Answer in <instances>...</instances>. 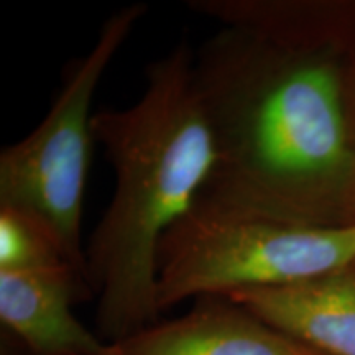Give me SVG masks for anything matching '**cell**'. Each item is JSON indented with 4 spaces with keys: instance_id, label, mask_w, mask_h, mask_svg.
Listing matches in <instances>:
<instances>
[{
    "instance_id": "52a82bcc",
    "label": "cell",
    "mask_w": 355,
    "mask_h": 355,
    "mask_svg": "<svg viewBox=\"0 0 355 355\" xmlns=\"http://www.w3.org/2000/svg\"><path fill=\"white\" fill-rule=\"evenodd\" d=\"M224 296L318 355H355V260L304 282Z\"/></svg>"
},
{
    "instance_id": "6da1fadb",
    "label": "cell",
    "mask_w": 355,
    "mask_h": 355,
    "mask_svg": "<svg viewBox=\"0 0 355 355\" xmlns=\"http://www.w3.org/2000/svg\"><path fill=\"white\" fill-rule=\"evenodd\" d=\"M194 74L214 145L196 206L349 225L355 150L334 48L224 25L199 48Z\"/></svg>"
},
{
    "instance_id": "3957f363",
    "label": "cell",
    "mask_w": 355,
    "mask_h": 355,
    "mask_svg": "<svg viewBox=\"0 0 355 355\" xmlns=\"http://www.w3.org/2000/svg\"><path fill=\"white\" fill-rule=\"evenodd\" d=\"M354 260L355 224H296L193 204L159 243L158 308L204 295L291 285Z\"/></svg>"
},
{
    "instance_id": "7a4b0ae2",
    "label": "cell",
    "mask_w": 355,
    "mask_h": 355,
    "mask_svg": "<svg viewBox=\"0 0 355 355\" xmlns=\"http://www.w3.org/2000/svg\"><path fill=\"white\" fill-rule=\"evenodd\" d=\"M194 56L176 44L148 64L135 104L92 115L94 140L115 173L112 201L84 250L96 332L107 343L158 322L159 243L193 207L214 165Z\"/></svg>"
},
{
    "instance_id": "30bf717a",
    "label": "cell",
    "mask_w": 355,
    "mask_h": 355,
    "mask_svg": "<svg viewBox=\"0 0 355 355\" xmlns=\"http://www.w3.org/2000/svg\"><path fill=\"white\" fill-rule=\"evenodd\" d=\"M345 224H355V180L350 186L347 204H345Z\"/></svg>"
},
{
    "instance_id": "ba28073f",
    "label": "cell",
    "mask_w": 355,
    "mask_h": 355,
    "mask_svg": "<svg viewBox=\"0 0 355 355\" xmlns=\"http://www.w3.org/2000/svg\"><path fill=\"white\" fill-rule=\"evenodd\" d=\"M63 265L79 270L46 222L19 207L0 206V272H30Z\"/></svg>"
},
{
    "instance_id": "277c9868",
    "label": "cell",
    "mask_w": 355,
    "mask_h": 355,
    "mask_svg": "<svg viewBox=\"0 0 355 355\" xmlns=\"http://www.w3.org/2000/svg\"><path fill=\"white\" fill-rule=\"evenodd\" d=\"M146 10V3L135 2L114 12L94 46L69 63L46 117L0 153V206L19 207L46 222L84 275L81 219L94 140L91 105L105 69Z\"/></svg>"
},
{
    "instance_id": "5b68a950",
    "label": "cell",
    "mask_w": 355,
    "mask_h": 355,
    "mask_svg": "<svg viewBox=\"0 0 355 355\" xmlns=\"http://www.w3.org/2000/svg\"><path fill=\"white\" fill-rule=\"evenodd\" d=\"M94 298L71 265L0 272V321L26 355H125L74 316L73 306Z\"/></svg>"
},
{
    "instance_id": "8992f818",
    "label": "cell",
    "mask_w": 355,
    "mask_h": 355,
    "mask_svg": "<svg viewBox=\"0 0 355 355\" xmlns=\"http://www.w3.org/2000/svg\"><path fill=\"white\" fill-rule=\"evenodd\" d=\"M125 355H318L224 295H204L171 321L119 343Z\"/></svg>"
},
{
    "instance_id": "9c48e42d",
    "label": "cell",
    "mask_w": 355,
    "mask_h": 355,
    "mask_svg": "<svg viewBox=\"0 0 355 355\" xmlns=\"http://www.w3.org/2000/svg\"><path fill=\"white\" fill-rule=\"evenodd\" d=\"M344 91L345 105H347V117L350 127V137L355 150V56L350 64H344Z\"/></svg>"
}]
</instances>
